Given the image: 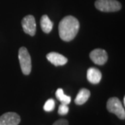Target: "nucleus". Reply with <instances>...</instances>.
I'll return each mask as SVG.
<instances>
[{
  "instance_id": "7",
  "label": "nucleus",
  "mask_w": 125,
  "mask_h": 125,
  "mask_svg": "<svg viewBox=\"0 0 125 125\" xmlns=\"http://www.w3.org/2000/svg\"><path fill=\"white\" fill-rule=\"evenodd\" d=\"M21 117L15 112H7L0 116V125H18Z\"/></svg>"
},
{
  "instance_id": "6",
  "label": "nucleus",
  "mask_w": 125,
  "mask_h": 125,
  "mask_svg": "<svg viewBox=\"0 0 125 125\" xmlns=\"http://www.w3.org/2000/svg\"><path fill=\"white\" fill-rule=\"evenodd\" d=\"M22 27L25 33L34 36L36 33V21L34 17L29 15L22 20Z\"/></svg>"
},
{
  "instance_id": "13",
  "label": "nucleus",
  "mask_w": 125,
  "mask_h": 125,
  "mask_svg": "<svg viewBox=\"0 0 125 125\" xmlns=\"http://www.w3.org/2000/svg\"><path fill=\"white\" fill-rule=\"evenodd\" d=\"M54 106H55V102H54V100L51 98L46 102V103H45L43 106V109H44V111L50 112V111H53L54 109Z\"/></svg>"
},
{
  "instance_id": "14",
  "label": "nucleus",
  "mask_w": 125,
  "mask_h": 125,
  "mask_svg": "<svg viewBox=\"0 0 125 125\" xmlns=\"http://www.w3.org/2000/svg\"><path fill=\"white\" fill-rule=\"evenodd\" d=\"M68 111H69V108H68V106H67V105L62 103L60 106H59V111H58L59 115H67L68 113Z\"/></svg>"
},
{
  "instance_id": "8",
  "label": "nucleus",
  "mask_w": 125,
  "mask_h": 125,
  "mask_svg": "<svg viewBox=\"0 0 125 125\" xmlns=\"http://www.w3.org/2000/svg\"><path fill=\"white\" fill-rule=\"evenodd\" d=\"M46 59L54 66H62L67 62V59L66 57L56 52H51L47 54Z\"/></svg>"
},
{
  "instance_id": "3",
  "label": "nucleus",
  "mask_w": 125,
  "mask_h": 125,
  "mask_svg": "<svg viewBox=\"0 0 125 125\" xmlns=\"http://www.w3.org/2000/svg\"><path fill=\"white\" fill-rule=\"evenodd\" d=\"M18 57L22 72L24 75H29L31 72L32 62L30 54H29L28 50L25 47H21L19 51Z\"/></svg>"
},
{
  "instance_id": "5",
  "label": "nucleus",
  "mask_w": 125,
  "mask_h": 125,
  "mask_svg": "<svg viewBox=\"0 0 125 125\" xmlns=\"http://www.w3.org/2000/svg\"><path fill=\"white\" fill-rule=\"evenodd\" d=\"M89 57H90L91 60L93 61L95 64L97 65H103L106 62L107 59H108V55L106 51L102 49H96L91 51L89 54Z\"/></svg>"
},
{
  "instance_id": "9",
  "label": "nucleus",
  "mask_w": 125,
  "mask_h": 125,
  "mask_svg": "<svg viewBox=\"0 0 125 125\" xmlns=\"http://www.w3.org/2000/svg\"><path fill=\"white\" fill-rule=\"evenodd\" d=\"M87 79L91 84H98L102 79L101 72L97 68H95V67H90L87 71Z\"/></svg>"
},
{
  "instance_id": "11",
  "label": "nucleus",
  "mask_w": 125,
  "mask_h": 125,
  "mask_svg": "<svg viewBox=\"0 0 125 125\" xmlns=\"http://www.w3.org/2000/svg\"><path fill=\"white\" fill-rule=\"evenodd\" d=\"M41 27L42 31L46 33H49L53 29V22L51 21V19L49 18L48 16L44 15L42 16L41 19Z\"/></svg>"
},
{
  "instance_id": "4",
  "label": "nucleus",
  "mask_w": 125,
  "mask_h": 125,
  "mask_svg": "<svg viewBox=\"0 0 125 125\" xmlns=\"http://www.w3.org/2000/svg\"><path fill=\"white\" fill-rule=\"evenodd\" d=\"M95 7L97 10L104 12H113L121 9L120 2L116 0H97Z\"/></svg>"
},
{
  "instance_id": "2",
  "label": "nucleus",
  "mask_w": 125,
  "mask_h": 125,
  "mask_svg": "<svg viewBox=\"0 0 125 125\" xmlns=\"http://www.w3.org/2000/svg\"><path fill=\"white\" fill-rule=\"evenodd\" d=\"M106 108L109 112L115 114L120 119H125L124 106L122 104L121 101L118 97H111V98H110L107 101Z\"/></svg>"
},
{
  "instance_id": "10",
  "label": "nucleus",
  "mask_w": 125,
  "mask_h": 125,
  "mask_svg": "<svg viewBox=\"0 0 125 125\" xmlns=\"http://www.w3.org/2000/svg\"><path fill=\"white\" fill-rule=\"evenodd\" d=\"M90 97V92L86 89H81L75 98V103L76 105H83L88 101Z\"/></svg>"
},
{
  "instance_id": "12",
  "label": "nucleus",
  "mask_w": 125,
  "mask_h": 125,
  "mask_svg": "<svg viewBox=\"0 0 125 125\" xmlns=\"http://www.w3.org/2000/svg\"><path fill=\"white\" fill-rule=\"evenodd\" d=\"M55 95H56L57 98H58L59 101L62 102V103L68 105L70 102H71V97H69V96H67V95L65 94L63 90H62V89H57Z\"/></svg>"
},
{
  "instance_id": "15",
  "label": "nucleus",
  "mask_w": 125,
  "mask_h": 125,
  "mask_svg": "<svg viewBox=\"0 0 125 125\" xmlns=\"http://www.w3.org/2000/svg\"><path fill=\"white\" fill-rule=\"evenodd\" d=\"M53 125H68V122H67V119H61L57 120L56 122H54Z\"/></svg>"
},
{
  "instance_id": "1",
  "label": "nucleus",
  "mask_w": 125,
  "mask_h": 125,
  "mask_svg": "<svg viewBox=\"0 0 125 125\" xmlns=\"http://www.w3.org/2000/svg\"><path fill=\"white\" fill-rule=\"evenodd\" d=\"M80 29L78 20L74 16L64 17L59 24V33L60 38L64 42H70L75 38Z\"/></svg>"
}]
</instances>
